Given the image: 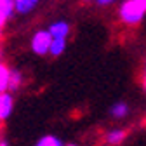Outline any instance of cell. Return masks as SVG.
I'll return each mask as SVG.
<instances>
[{"instance_id": "obj_14", "label": "cell", "mask_w": 146, "mask_h": 146, "mask_svg": "<svg viewBox=\"0 0 146 146\" xmlns=\"http://www.w3.org/2000/svg\"><path fill=\"white\" fill-rule=\"evenodd\" d=\"M143 89L146 90V73H143Z\"/></svg>"}, {"instance_id": "obj_13", "label": "cell", "mask_w": 146, "mask_h": 146, "mask_svg": "<svg viewBox=\"0 0 146 146\" xmlns=\"http://www.w3.org/2000/svg\"><path fill=\"white\" fill-rule=\"evenodd\" d=\"M113 2L111 0H98L96 2V5H101V7H108V5H111Z\"/></svg>"}, {"instance_id": "obj_4", "label": "cell", "mask_w": 146, "mask_h": 146, "mask_svg": "<svg viewBox=\"0 0 146 146\" xmlns=\"http://www.w3.org/2000/svg\"><path fill=\"white\" fill-rule=\"evenodd\" d=\"M14 14H16V0H2L0 2V26L4 28Z\"/></svg>"}, {"instance_id": "obj_15", "label": "cell", "mask_w": 146, "mask_h": 146, "mask_svg": "<svg viewBox=\"0 0 146 146\" xmlns=\"http://www.w3.org/2000/svg\"><path fill=\"white\" fill-rule=\"evenodd\" d=\"M64 146H77L75 143H68V144H64Z\"/></svg>"}, {"instance_id": "obj_5", "label": "cell", "mask_w": 146, "mask_h": 146, "mask_svg": "<svg viewBox=\"0 0 146 146\" xmlns=\"http://www.w3.org/2000/svg\"><path fill=\"white\" fill-rule=\"evenodd\" d=\"M12 110H14V98L11 92H4L0 94V118L7 120L12 115Z\"/></svg>"}, {"instance_id": "obj_11", "label": "cell", "mask_w": 146, "mask_h": 146, "mask_svg": "<svg viewBox=\"0 0 146 146\" xmlns=\"http://www.w3.org/2000/svg\"><path fill=\"white\" fill-rule=\"evenodd\" d=\"M66 50V40H61V38H54L52 40V45H50V56L52 58H58Z\"/></svg>"}, {"instance_id": "obj_16", "label": "cell", "mask_w": 146, "mask_h": 146, "mask_svg": "<svg viewBox=\"0 0 146 146\" xmlns=\"http://www.w3.org/2000/svg\"><path fill=\"white\" fill-rule=\"evenodd\" d=\"M0 146H7V143H5V141H2V143H0Z\"/></svg>"}, {"instance_id": "obj_6", "label": "cell", "mask_w": 146, "mask_h": 146, "mask_svg": "<svg viewBox=\"0 0 146 146\" xmlns=\"http://www.w3.org/2000/svg\"><path fill=\"white\" fill-rule=\"evenodd\" d=\"M11 77H12V70L2 63L0 64V92H9V84H11Z\"/></svg>"}, {"instance_id": "obj_12", "label": "cell", "mask_w": 146, "mask_h": 146, "mask_svg": "<svg viewBox=\"0 0 146 146\" xmlns=\"http://www.w3.org/2000/svg\"><path fill=\"white\" fill-rule=\"evenodd\" d=\"M25 78H23V73L17 71V70H12V77H11V84H9V92H14L17 90L21 85H23Z\"/></svg>"}, {"instance_id": "obj_3", "label": "cell", "mask_w": 146, "mask_h": 146, "mask_svg": "<svg viewBox=\"0 0 146 146\" xmlns=\"http://www.w3.org/2000/svg\"><path fill=\"white\" fill-rule=\"evenodd\" d=\"M70 23L64 21V19H59V21H54L50 23L49 26V33L52 35V38H61V40H66V36L70 35Z\"/></svg>"}, {"instance_id": "obj_8", "label": "cell", "mask_w": 146, "mask_h": 146, "mask_svg": "<svg viewBox=\"0 0 146 146\" xmlns=\"http://www.w3.org/2000/svg\"><path fill=\"white\" fill-rule=\"evenodd\" d=\"M104 139H106V143H108V144H111V146H118V144H122V141L125 139V131H122V129H113V131L106 132Z\"/></svg>"}, {"instance_id": "obj_10", "label": "cell", "mask_w": 146, "mask_h": 146, "mask_svg": "<svg viewBox=\"0 0 146 146\" xmlns=\"http://www.w3.org/2000/svg\"><path fill=\"white\" fill-rule=\"evenodd\" d=\"M35 146H64L63 141L58 137V136H54V134H45L42 136L38 141L35 143Z\"/></svg>"}, {"instance_id": "obj_9", "label": "cell", "mask_w": 146, "mask_h": 146, "mask_svg": "<svg viewBox=\"0 0 146 146\" xmlns=\"http://www.w3.org/2000/svg\"><path fill=\"white\" fill-rule=\"evenodd\" d=\"M127 113H129V106H127L123 101H118L110 108V115L113 118H123V117H127Z\"/></svg>"}, {"instance_id": "obj_7", "label": "cell", "mask_w": 146, "mask_h": 146, "mask_svg": "<svg viewBox=\"0 0 146 146\" xmlns=\"http://www.w3.org/2000/svg\"><path fill=\"white\" fill-rule=\"evenodd\" d=\"M36 5H38L36 0H16V14H30Z\"/></svg>"}, {"instance_id": "obj_1", "label": "cell", "mask_w": 146, "mask_h": 146, "mask_svg": "<svg viewBox=\"0 0 146 146\" xmlns=\"http://www.w3.org/2000/svg\"><path fill=\"white\" fill-rule=\"evenodd\" d=\"M146 16V0H123L118 7V19L127 26H137Z\"/></svg>"}, {"instance_id": "obj_2", "label": "cell", "mask_w": 146, "mask_h": 146, "mask_svg": "<svg viewBox=\"0 0 146 146\" xmlns=\"http://www.w3.org/2000/svg\"><path fill=\"white\" fill-rule=\"evenodd\" d=\"M52 35L49 33V30H38L35 31L31 36V50L36 56H45L50 52V45H52Z\"/></svg>"}]
</instances>
